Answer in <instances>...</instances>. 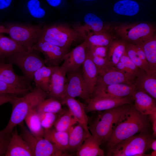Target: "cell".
<instances>
[{"label": "cell", "mask_w": 156, "mask_h": 156, "mask_svg": "<svg viewBox=\"0 0 156 156\" xmlns=\"http://www.w3.org/2000/svg\"><path fill=\"white\" fill-rule=\"evenodd\" d=\"M149 121L148 115L140 113L133 103L131 104L117 122L106 142L107 151L118 143L137 134L150 132Z\"/></svg>", "instance_id": "1"}, {"label": "cell", "mask_w": 156, "mask_h": 156, "mask_svg": "<svg viewBox=\"0 0 156 156\" xmlns=\"http://www.w3.org/2000/svg\"><path fill=\"white\" fill-rule=\"evenodd\" d=\"M47 96V92L36 87L22 97L15 96L10 102L12 107L10 119L6 126L1 131L7 135H11L16 126L23 123L29 111L37 107Z\"/></svg>", "instance_id": "2"}, {"label": "cell", "mask_w": 156, "mask_h": 156, "mask_svg": "<svg viewBox=\"0 0 156 156\" xmlns=\"http://www.w3.org/2000/svg\"><path fill=\"white\" fill-rule=\"evenodd\" d=\"M131 104L97 112L96 116L88 127L92 135L99 140L101 144L106 143L117 122Z\"/></svg>", "instance_id": "3"}, {"label": "cell", "mask_w": 156, "mask_h": 156, "mask_svg": "<svg viewBox=\"0 0 156 156\" xmlns=\"http://www.w3.org/2000/svg\"><path fill=\"white\" fill-rule=\"evenodd\" d=\"M155 138L150 132H143L131 136L107 151L108 156H150L145 153L150 148Z\"/></svg>", "instance_id": "4"}, {"label": "cell", "mask_w": 156, "mask_h": 156, "mask_svg": "<svg viewBox=\"0 0 156 156\" xmlns=\"http://www.w3.org/2000/svg\"><path fill=\"white\" fill-rule=\"evenodd\" d=\"M79 38L74 29L66 25L56 24L42 28L38 40L47 42L68 51L73 42Z\"/></svg>", "instance_id": "5"}, {"label": "cell", "mask_w": 156, "mask_h": 156, "mask_svg": "<svg viewBox=\"0 0 156 156\" xmlns=\"http://www.w3.org/2000/svg\"><path fill=\"white\" fill-rule=\"evenodd\" d=\"M39 52L33 49L23 52L11 55L6 58V63L17 66L29 82L33 81L34 72L45 66L44 60L41 57Z\"/></svg>", "instance_id": "6"}, {"label": "cell", "mask_w": 156, "mask_h": 156, "mask_svg": "<svg viewBox=\"0 0 156 156\" xmlns=\"http://www.w3.org/2000/svg\"><path fill=\"white\" fill-rule=\"evenodd\" d=\"M115 30L122 40L134 44H142L154 35L155 32L153 25L145 23L121 24Z\"/></svg>", "instance_id": "7"}, {"label": "cell", "mask_w": 156, "mask_h": 156, "mask_svg": "<svg viewBox=\"0 0 156 156\" xmlns=\"http://www.w3.org/2000/svg\"><path fill=\"white\" fill-rule=\"evenodd\" d=\"M7 28L10 38L27 51L38 41L42 29L38 25L20 24L9 25Z\"/></svg>", "instance_id": "8"}, {"label": "cell", "mask_w": 156, "mask_h": 156, "mask_svg": "<svg viewBox=\"0 0 156 156\" xmlns=\"http://www.w3.org/2000/svg\"><path fill=\"white\" fill-rule=\"evenodd\" d=\"M20 135L29 145L34 156H68L59 148L44 137H36L24 126L19 125Z\"/></svg>", "instance_id": "9"}, {"label": "cell", "mask_w": 156, "mask_h": 156, "mask_svg": "<svg viewBox=\"0 0 156 156\" xmlns=\"http://www.w3.org/2000/svg\"><path fill=\"white\" fill-rule=\"evenodd\" d=\"M65 85V96L75 98L79 97L87 103L91 94L84 79L82 68L66 73ZM64 96V97H65Z\"/></svg>", "instance_id": "10"}, {"label": "cell", "mask_w": 156, "mask_h": 156, "mask_svg": "<svg viewBox=\"0 0 156 156\" xmlns=\"http://www.w3.org/2000/svg\"><path fill=\"white\" fill-rule=\"evenodd\" d=\"M135 89L134 84L121 83L107 86L96 85L91 97L96 96L113 98L132 97Z\"/></svg>", "instance_id": "11"}, {"label": "cell", "mask_w": 156, "mask_h": 156, "mask_svg": "<svg viewBox=\"0 0 156 156\" xmlns=\"http://www.w3.org/2000/svg\"><path fill=\"white\" fill-rule=\"evenodd\" d=\"M32 49L43 54L45 66L52 67L59 66L63 61L64 55L68 52L60 47L42 40H38Z\"/></svg>", "instance_id": "12"}, {"label": "cell", "mask_w": 156, "mask_h": 156, "mask_svg": "<svg viewBox=\"0 0 156 156\" xmlns=\"http://www.w3.org/2000/svg\"><path fill=\"white\" fill-rule=\"evenodd\" d=\"M132 97L113 98L94 96L90 97L86 105V113L93 111H101L109 109L125 104L132 103Z\"/></svg>", "instance_id": "13"}, {"label": "cell", "mask_w": 156, "mask_h": 156, "mask_svg": "<svg viewBox=\"0 0 156 156\" xmlns=\"http://www.w3.org/2000/svg\"><path fill=\"white\" fill-rule=\"evenodd\" d=\"M135 78L126 74L114 66H108L99 73L96 86L126 83L134 84Z\"/></svg>", "instance_id": "14"}, {"label": "cell", "mask_w": 156, "mask_h": 156, "mask_svg": "<svg viewBox=\"0 0 156 156\" xmlns=\"http://www.w3.org/2000/svg\"><path fill=\"white\" fill-rule=\"evenodd\" d=\"M87 47L86 40L64 55L60 66L67 73L75 71L83 64L86 58Z\"/></svg>", "instance_id": "15"}, {"label": "cell", "mask_w": 156, "mask_h": 156, "mask_svg": "<svg viewBox=\"0 0 156 156\" xmlns=\"http://www.w3.org/2000/svg\"><path fill=\"white\" fill-rule=\"evenodd\" d=\"M0 80L16 88L31 90V83L24 76L16 74L12 64L0 61Z\"/></svg>", "instance_id": "16"}, {"label": "cell", "mask_w": 156, "mask_h": 156, "mask_svg": "<svg viewBox=\"0 0 156 156\" xmlns=\"http://www.w3.org/2000/svg\"><path fill=\"white\" fill-rule=\"evenodd\" d=\"M52 72L48 96L61 103L65 96V85L66 72L59 66L52 67Z\"/></svg>", "instance_id": "17"}, {"label": "cell", "mask_w": 156, "mask_h": 156, "mask_svg": "<svg viewBox=\"0 0 156 156\" xmlns=\"http://www.w3.org/2000/svg\"><path fill=\"white\" fill-rule=\"evenodd\" d=\"M84 24L76 26L74 29L80 38L85 40L90 33H98L107 31L108 28L105 26L102 19L96 15L90 13L84 17Z\"/></svg>", "instance_id": "18"}, {"label": "cell", "mask_w": 156, "mask_h": 156, "mask_svg": "<svg viewBox=\"0 0 156 156\" xmlns=\"http://www.w3.org/2000/svg\"><path fill=\"white\" fill-rule=\"evenodd\" d=\"M5 156H32L28 143L18 134L16 128L13 130Z\"/></svg>", "instance_id": "19"}, {"label": "cell", "mask_w": 156, "mask_h": 156, "mask_svg": "<svg viewBox=\"0 0 156 156\" xmlns=\"http://www.w3.org/2000/svg\"><path fill=\"white\" fill-rule=\"evenodd\" d=\"M68 141L66 153H76L81 146L85 139L92 135L88 129L82 124L72 126L68 130Z\"/></svg>", "instance_id": "20"}, {"label": "cell", "mask_w": 156, "mask_h": 156, "mask_svg": "<svg viewBox=\"0 0 156 156\" xmlns=\"http://www.w3.org/2000/svg\"><path fill=\"white\" fill-rule=\"evenodd\" d=\"M132 99L134 106L142 114L148 115L156 111V100L144 92L136 88Z\"/></svg>", "instance_id": "21"}, {"label": "cell", "mask_w": 156, "mask_h": 156, "mask_svg": "<svg viewBox=\"0 0 156 156\" xmlns=\"http://www.w3.org/2000/svg\"><path fill=\"white\" fill-rule=\"evenodd\" d=\"M134 84L136 89L141 90L156 99V73H148L140 69Z\"/></svg>", "instance_id": "22"}, {"label": "cell", "mask_w": 156, "mask_h": 156, "mask_svg": "<svg viewBox=\"0 0 156 156\" xmlns=\"http://www.w3.org/2000/svg\"><path fill=\"white\" fill-rule=\"evenodd\" d=\"M62 104L66 105L68 109L77 120V122L88 129V118L85 112L86 105L75 98L65 96L61 101Z\"/></svg>", "instance_id": "23"}, {"label": "cell", "mask_w": 156, "mask_h": 156, "mask_svg": "<svg viewBox=\"0 0 156 156\" xmlns=\"http://www.w3.org/2000/svg\"><path fill=\"white\" fill-rule=\"evenodd\" d=\"M82 73L84 79L91 96L96 85L98 71L86 51V58L82 65Z\"/></svg>", "instance_id": "24"}, {"label": "cell", "mask_w": 156, "mask_h": 156, "mask_svg": "<svg viewBox=\"0 0 156 156\" xmlns=\"http://www.w3.org/2000/svg\"><path fill=\"white\" fill-rule=\"evenodd\" d=\"M101 142L91 135L87 138L76 152L77 156H103L104 153L100 147Z\"/></svg>", "instance_id": "25"}, {"label": "cell", "mask_w": 156, "mask_h": 156, "mask_svg": "<svg viewBox=\"0 0 156 156\" xmlns=\"http://www.w3.org/2000/svg\"><path fill=\"white\" fill-rule=\"evenodd\" d=\"M43 137L55 145L63 152L68 154L66 150L68 145V131H58L52 127L44 129Z\"/></svg>", "instance_id": "26"}, {"label": "cell", "mask_w": 156, "mask_h": 156, "mask_svg": "<svg viewBox=\"0 0 156 156\" xmlns=\"http://www.w3.org/2000/svg\"><path fill=\"white\" fill-rule=\"evenodd\" d=\"M11 38L0 34V58L3 61L5 58L14 54L27 51Z\"/></svg>", "instance_id": "27"}, {"label": "cell", "mask_w": 156, "mask_h": 156, "mask_svg": "<svg viewBox=\"0 0 156 156\" xmlns=\"http://www.w3.org/2000/svg\"><path fill=\"white\" fill-rule=\"evenodd\" d=\"M127 43L122 39H114L112 41L108 47V66H114L119 61L121 56L125 51Z\"/></svg>", "instance_id": "28"}, {"label": "cell", "mask_w": 156, "mask_h": 156, "mask_svg": "<svg viewBox=\"0 0 156 156\" xmlns=\"http://www.w3.org/2000/svg\"><path fill=\"white\" fill-rule=\"evenodd\" d=\"M52 72V67L45 65L37 70L33 75V81L36 87L40 88L48 93L50 84Z\"/></svg>", "instance_id": "29"}, {"label": "cell", "mask_w": 156, "mask_h": 156, "mask_svg": "<svg viewBox=\"0 0 156 156\" xmlns=\"http://www.w3.org/2000/svg\"><path fill=\"white\" fill-rule=\"evenodd\" d=\"M36 107L29 111L24 120L29 131L34 135L36 137H43L44 129L41 126Z\"/></svg>", "instance_id": "30"}, {"label": "cell", "mask_w": 156, "mask_h": 156, "mask_svg": "<svg viewBox=\"0 0 156 156\" xmlns=\"http://www.w3.org/2000/svg\"><path fill=\"white\" fill-rule=\"evenodd\" d=\"M151 73H156V37L154 35L142 44Z\"/></svg>", "instance_id": "31"}, {"label": "cell", "mask_w": 156, "mask_h": 156, "mask_svg": "<svg viewBox=\"0 0 156 156\" xmlns=\"http://www.w3.org/2000/svg\"><path fill=\"white\" fill-rule=\"evenodd\" d=\"M114 11L122 15L132 16L136 14L139 10V5L132 0H121L116 2L113 6Z\"/></svg>", "instance_id": "32"}, {"label": "cell", "mask_w": 156, "mask_h": 156, "mask_svg": "<svg viewBox=\"0 0 156 156\" xmlns=\"http://www.w3.org/2000/svg\"><path fill=\"white\" fill-rule=\"evenodd\" d=\"M77 122V120L68 109H63L58 114L53 126L57 131L66 132Z\"/></svg>", "instance_id": "33"}, {"label": "cell", "mask_w": 156, "mask_h": 156, "mask_svg": "<svg viewBox=\"0 0 156 156\" xmlns=\"http://www.w3.org/2000/svg\"><path fill=\"white\" fill-rule=\"evenodd\" d=\"M25 8V14L31 20L36 21L46 15V11L39 0H27Z\"/></svg>", "instance_id": "34"}, {"label": "cell", "mask_w": 156, "mask_h": 156, "mask_svg": "<svg viewBox=\"0 0 156 156\" xmlns=\"http://www.w3.org/2000/svg\"><path fill=\"white\" fill-rule=\"evenodd\" d=\"M114 38L111 34L106 31L98 33H91L85 40L87 41V47L97 46L108 47Z\"/></svg>", "instance_id": "35"}, {"label": "cell", "mask_w": 156, "mask_h": 156, "mask_svg": "<svg viewBox=\"0 0 156 156\" xmlns=\"http://www.w3.org/2000/svg\"><path fill=\"white\" fill-rule=\"evenodd\" d=\"M62 104L59 100L49 98L41 101L37 106L36 109L38 113H51L58 114L63 110Z\"/></svg>", "instance_id": "36"}, {"label": "cell", "mask_w": 156, "mask_h": 156, "mask_svg": "<svg viewBox=\"0 0 156 156\" xmlns=\"http://www.w3.org/2000/svg\"><path fill=\"white\" fill-rule=\"evenodd\" d=\"M125 51L128 57L135 65L139 69L147 73L145 66L138 55L135 44L127 43Z\"/></svg>", "instance_id": "37"}, {"label": "cell", "mask_w": 156, "mask_h": 156, "mask_svg": "<svg viewBox=\"0 0 156 156\" xmlns=\"http://www.w3.org/2000/svg\"><path fill=\"white\" fill-rule=\"evenodd\" d=\"M38 113L41 126L44 129L51 128L53 126L59 114L44 112Z\"/></svg>", "instance_id": "38"}, {"label": "cell", "mask_w": 156, "mask_h": 156, "mask_svg": "<svg viewBox=\"0 0 156 156\" xmlns=\"http://www.w3.org/2000/svg\"><path fill=\"white\" fill-rule=\"evenodd\" d=\"M29 91L22 90L15 87L9 84L0 80V92L14 96L25 94Z\"/></svg>", "instance_id": "39"}, {"label": "cell", "mask_w": 156, "mask_h": 156, "mask_svg": "<svg viewBox=\"0 0 156 156\" xmlns=\"http://www.w3.org/2000/svg\"><path fill=\"white\" fill-rule=\"evenodd\" d=\"M119 61L122 62L126 67L135 77H136L140 72V69L130 59L126 51L121 56Z\"/></svg>", "instance_id": "40"}, {"label": "cell", "mask_w": 156, "mask_h": 156, "mask_svg": "<svg viewBox=\"0 0 156 156\" xmlns=\"http://www.w3.org/2000/svg\"><path fill=\"white\" fill-rule=\"evenodd\" d=\"M86 52L97 67L98 73L108 66V62L107 59L100 57L93 54L90 52L87 49Z\"/></svg>", "instance_id": "41"}, {"label": "cell", "mask_w": 156, "mask_h": 156, "mask_svg": "<svg viewBox=\"0 0 156 156\" xmlns=\"http://www.w3.org/2000/svg\"><path fill=\"white\" fill-rule=\"evenodd\" d=\"M11 135H9L0 131V156H5L10 139Z\"/></svg>", "instance_id": "42"}, {"label": "cell", "mask_w": 156, "mask_h": 156, "mask_svg": "<svg viewBox=\"0 0 156 156\" xmlns=\"http://www.w3.org/2000/svg\"><path fill=\"white\" fill-rule=\"evenodd\" d=\"M108 47L102 46L91 47H87V49L93 54L107 59Z\"/></svg>", "instance_id": "43"}, {"label": "cell", "mask_w": 156, "mask_h": 156, "mask_svg": "<svg viewBox=\"0 0 156 156\" xmlns=\"http://www.w3.org/2000/svg\"><path fill=\"white\" fill-rule=\"evenodd\" d=\"M135 46L138 55L145 66L147 73H152L150 70L142 44H135Z\"/></svg>", "instance_id": "44"}, {"label": "cell", "mask_w": 156, "mask_h": 156, "mask_svg": "<svg viewBox=\"0 0 156 156\" xmlns=\"http://www.w3.org/2000/svg\"><path fill=\"white\" fill-rule=\"evenodd\" d=\"M148 116L149 120L152 123L153 132L152 135L155 138L156 136V111H154L148 115Z\"/></svg>", "instance_id": "45"}, {"label": "cell", "mask_w": 156, "mask_h": 156, "mask_svg": "<svg viewBox=\"0 0 156 156\" xmlns=\"http://www.w3.org/2000/svg\"><path fill=\"white\" fill-rule=\"evenodd\" d=\"M113 66L121 72L136 78L135 77L126 67L123 63L120 61H119L116 65Z\"/></svg>", "instance_id": "46"}, {"label": "cell", "mask_w": 156, "mask_h": 156, "mask_svg": "<svg viewBox=\"0 0 156 156\" xmlns=\"http://www.w3.org/2000/svg\"><path fill=\"white\" fill-rule=\"evenodd\" d=\"M15 96L7 94H0V106L8 102H10Z\"/></svg>", "instance_id": "47"}, {"label": "cell", "mask_w": 156, "mask_h": 156, "mask_svg": "<svg viewBox=\"0 0 156 156\" xmlns=\"http://www.w3.org/2000/svg\"><path fill=\"white\" fill-rule=\"evenodd\" d=\"M12 2L13 0H0V10L8 8Z\"/></svg>", "instance_id": "48"}, {"label": "cell", "mask_w": 156, "mask_h": 156, "mask_svg": "<svg viewBox=\"0 0 156 156\" xmlns=\"http://www.w3.org/2000/svg\"><path fill=\"white\" fill-rule=\"evenodd\" d=\"M47 3L51 6L57 7L61 3L62 0H45Z\"/></svg>", "instance_id": "49"}, {"label": "cell", "mask_w": 156, "mask_h": 156, "mask_svg": "<svg viewBox=\"0 0 156 156\" xmlns=\"http://www.w3.org/2000/svg\"><path fill=\"white\" fill-rule=\"evenodd\" d=\"M8 29L7 27L0 25V34L5 33L8 34Z\"/></svg>", "instance_id": "50"}, {"label": "cell", "mask_w": 156, "mask_h": 156, "mask_svg": "<svg viewBox=\"0 0 156 156\" xmlns=\"http://www.w3.org/2000/svg\"><path fill=\"white\" fill-rule=\"evenodd\" d=\"M150 148L153 151H156V140L155 138L153 139L151 143Z\"/></svg>", "instance_id": "51"}, {"label": "cell", "mask_w": 156, "mask_h": 156, "mask_svg": "<svg viewBox=\"0 0 156 156\" xmlns=\"http://www.w3.org/2000/svg\"><path fill=\"white\" fill-rule=\"evenodd\" d=\"M151 156H156V151H153L151 154L150 155Z\"/></svg>", "instance_id": "52"}, {"label": "cell", "mask_w": 156, "mask_h": 156, "mask_svg": "<svg viewBox=\"0 0 156 156\" xmlns=\"http://www.w3.org/2000/svg\"><path fill=\"white\" fill-rule=\"evenodd\" d=\"M83 0V1H93V0Z\"/></svg>", "instance_id": "53"}, {"label": "cell", "mask_w": 156, "mask_h": 156, "mask_svg": "<svg viewBox=\"0 0 156 156\" xmlns=\"http://www.w3.org/2000/svg\"><path fill=\"white\" fill-rule=\"evenodd\" d=\"M4 94V93H2V92H0V94Z\"/></svg>", "instance_id": "54"}]
</instances>
